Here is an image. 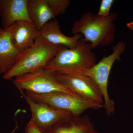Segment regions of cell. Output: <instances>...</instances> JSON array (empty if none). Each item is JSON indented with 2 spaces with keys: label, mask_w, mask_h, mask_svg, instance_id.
Here are the masks:
<instances>
[{
  "label": "cell",
  "mask_w": 133,
  "mask_h": 133,
  "mask_svg": "<svg viewBox=\"0 0 133 133\" xmlns=\"http://www.w3.org/2000/svg\"><path fill=\"white\" fill-rule=\"evenodd\" d=\"M117 18V14L115 12H111L106 17L86 12L73 23L71 32L74 35L83 36V39L91 44L93 49L99 46H107L115 38L114 22Z\"/></svg>",
  "instance_id": "cell-1"
},
{
  "label": "cell",
  "mask_w": 133,
  "mask_h": 133,
  "mask_svg": "<svg viewBox=\"0 0 133 133\" xmlns=\"http://www.w3.org/2000/svg\"><path fill=\"white\" fill-rule=\"evenodd\" d=\"M93 49L83 38L74 48L62 46L44 69L55 75L75 74L89 69L97 63V56Z\"/></svg>",
  "instance_id": "cell-2"
},
{
  "label": "cell",
  "mask_w": 133,
  "mask_h": 133,
  "mask_svg": "<svg viewBox=\"0 0 133 133\" xmlns=\"http://www.w3.org/2000/svg\"><path fill=\"white\" fill-rule=\"evenodd\" d=\"M61 46L38 37L32 46L21 52L14 66L3 77L7 80L44 69L55 57Z\"/></svg>",
  "instance_id": "cell-3"
},
{
  "label": "cell",
  "mask_w": 133,
  "mask_h": 133,
  "mask_svg": "<svg viewBox=\"0 0 133 133\" xmlns=\"http://www.w3.org/2000/svg\"><path fill=\"white\" fill-rule=\"evenodd\" d=\"M125 47V44L123 41H120L112 48L111 54L107 56H104L97 63L90 68L75 73L88 76L97 84L102 94L104 108L108 116L114 114L115 107L114 101L110 98L108 92L109 75L115 62L116 60H121V56L124 52Z\"/></svg>",
  "instance_id": "cell-4"
},
{
  "label": "cell",
  "mask_w": 133,
  "mask_h": 133,
  "mask_svg": "<svg viewBox=\"0 0 133 133\" xmlns=\"http://www.w3.org/2000/svg\"><path fill=\"white\" fill-rule=\"evenodd\" d=\"M26 93L34 101L44 103L57 110L69 112L74 116H81L88 109L97 110L104 108L103 104L94 103L74 94L67 93L56 92L37 94L26 91Z\"/></svg>",
  "instance_id": "cell-5"
},
{
  "label": "cell",
  "mask_w": 133,
  "mask_h": 133,
  "mask_svg": "<svg viewBox=\"0 0 133 133\" xmlns=\"http://www.w3.org/2000/svg\"><path fill=\"white\" fill-rule=\"evenodd\" d=\"M13 82L19 91L36 94L63 92L74 94L59 82L55 74L44 69L16 77Z\"/></svg>",
  "instance_id": "cell-6"
},
{
  "label": "cell",
  "mask_w": 133,
  "mask_h": 133,
  "mask_svg": "<svg viewBox=\"0 0 133 133\" xmlns=\"http://www.w3.org/2000/svg\"><path fill=\"white\" fill-rule=\"evenodd\" d=\"M55 75L60 83L75 95L90 102L103 104L101 93L90 78L78 74Z\"/></svg>",
  "instance_id": "cell-7"
},
{
  "label": "cell",
  "mask_w": 133,
  "mask_h": 133,
  "mask_svg": "<svg viewBox=\"0 0 133 133\" xmlns=\"http://www.w3.org/2000/svg\"><path fill=\"white\" fill-rule=\"evenodd\" d=\"M19 91L29 106L31 115L30 120L41 131L72 115L69 112L57 110L44 103L34 101L24 91Z\"/></svg>",
  "instance_id": "cell-8"
},
{
  "label": "cell",
  "mask_w": 133,
  "mask_h": 133,
  "mask_svg": "<svg viewBox=\"0 0 133 133\" xmlns=\"http://www.w3.org/2000/svg\"><path fill=\"white\" fill-rule=\"evenodd\" d=\"M41 131L42 133H99L88 115H72Z\"/></svg>",
  "instance_id": "cell-9"
},
{
  "label": "cell",
  "mask_w": 133,
  "mask_h": 133,
  "mask_svg": "<svg viewBox=\"0 0 133 133\" xmlns=\"http://www.w3.org/2000/svg\"><path fill=\"white\" fill-rule=\"evenodd\" d=\"M28 0H0V16L3 29L19 21L32 22L28 13Z\"/></svg>",
  "instance_id": "cell-10"
},
{
  "label": "cell",
  "mask_w": 133,
  "mask_h": 133,
  "mask_svg": "<svg viewBox=\"0 0 133 133\" xmlns=\"http://www.w3.org/2000/svg\"><path fill=\"white\" fill-rule=\"evenodd\" d=\"M38 37L55 45L74 48L78 42L83 38L80 34H74L72 37L67 36L62 33L59 23L55 19L48 22L39 31Z\"/></svg>",
  "instance_id": "cell-11"
},
{
  "label": "cell",
  "mask_w": 133,
  "mask_h": 133,
  "mask_svg": "<svg viewBox=\"0 0 133 133\" xmlns=\"http://www.w3.org/2000/svg\"><path fill=\"white\" fill-rule=\"evenodd\" d=\"M38 35L39 30L32 22L19 21L12 26V43L21 51L32 46Z\"/></svg>",
  "instance_id": "cell-12"
},
{
  "label": "cell",
  "mask_w": 133,
  "mask_h": 133,
  "mask_svg": "<svg viewBox=\"0 0 133 133\" xmlns=\"http://www.w3.org/2000/svg\"><path fill=\"white\" fill-rule=\"evenodd\" d=\"M11 29L12 26L0 33V76H3L12 69L22 52L12 43Z\"/></svg>",
  "instance_id": "cell-13"
},
{
  "label": "cell",
  "mask_w": 133,
  "mask_h": 133,
  "mask_svg": "<svg viewBox=\"0 0 133 133\" xmlns=\"http://www.w3.org/2000/svg\"><path fill=\"white\" fill-rule=\"evenodd\" d=\"M27 8L30 19L39 31L48 22L55 19L46 0H28Z\"/></svg>",
  "instance_id": "cell-14"
},
{
  "label": "cell",
  "mask_w": 133,
  "mask_h": 133,
  "mask_svg": "<svg viewBox=\"0 0 133 133\" xmlns=\"http://www.w3.org/2000/svg\"><path fill=\"white\" fill-rule=\"evenodd\" d=\"M55 17L64 14L70 5L69 0H46Z\"/></svg>",
  "instance_id": "cell-15"
},
{
  "label": "cell",
  "mask_w": 133,
  "mask_h": 133,
  "mask_svg": "<svg viewBox=\"0 0 133 133\" xmlns=\"http://www.w3.org/2000/svg\"><path fill=\"white\" fill-rule=\"evenodd\" d=\"M114 0H102L97 14L101 16L106 17L110 14V11L113 4Z\"/></svg>",
  "instance_id": "cell-16"
},
{
  "label": "cell",
  "mask_w": 133,
  "mask_h": 133,
  "mask_svg": "<svg viewBox=\"0 0 133 133\" xmlns=\"http://www.w3.org/2000/svg\"><path fill=\"white\" fill-rule=\"evenodd\" d=\"M25 133H42L41 130L30 120L25 128Z\"/></svg>",
  "instance_id": "cell-17"
},
{
  "label": "cell",
  "mask_w": 133,
  "mask_h": 133,
  "mask_svg": "<svg viewBox=\"0 0 133 133\" xmlns=\"http://www.w3.org/2000/svg\"><path fill=\"white\" fill-rule=\"evenodd\" d=\"M127 26L128 28L133 31V21L128 23L127 24Z\"/></svg>",
  "instance_id": "cell-18"
},
{
  "label": "cell",
  "mask_w": 133,
  "mask_h": 133,
  "mask_svg": "<svg viewBox=\"0 0 133 133\" xmlns=\"http://www.w3.org/2000/svg\"><path fill=\"white\" fill-rule=\"evenodd\" d=\"M18 128H19V126L16 124V126L14 128V129L12 130V132H11L10 133H15L16 131H17V129H18Z\"/></svg>",
  "instance_id": "cell-19"
},
{
  "label": "cell",
  "mask_w": 133,
  "mask_h": 133,
  "mask_svg": "<svg viewBox=\"0 0 133 133\" xmlns=\"http://www.w3.org/2000/svg\"><path fill=\"white\" fill-rule=\"evenodd\" d=\"M3 29L2 28H1L0 27V33H1L3 31Z\"/></svg>",
  "instance_id": "cell-20"
}]
</instances>
